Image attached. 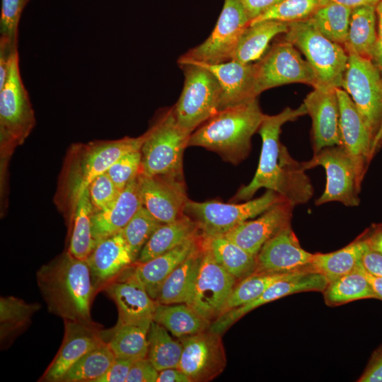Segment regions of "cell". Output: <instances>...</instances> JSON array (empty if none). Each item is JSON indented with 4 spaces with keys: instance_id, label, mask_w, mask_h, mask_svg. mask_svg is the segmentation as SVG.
I'll return each mask as SVG.
<instances>
[{
    "instance_id": "6f0895ef",
    "label": "cell",
    "mask_w": 382,
    "mask_h": 382,
    "mask_svg": "<svg viewBox=\"0 0 382 382\" xmlns=\"http://www.w3.org/2000/svg\"><path fill=\"white\" fill-rule=\"evenodd\" d=\"M379 1L380 0H318L320 6L330 4H337L352 9L366 5L376 6Z\"/></svg>"
},
{
    "instance_id": "8fae6325",
    "label": "cell",
    "mask_w": 382,
    "mask_h": 382,
    "mask_svg": "<svg viewBox=\"0 0 382 382\" xmlns=\"http://www.w3.org/2000/svg\"><path fill=\"white\" fill-rule=\"evenodd\" d=\"M249 23L239 0H224L210 35L181 55L178 59V64L193 62L216 64L232 60L240 38Z\"/></svg>"
},
{
    "instance_id": "f546056e",
    "label": "cell",
    "mask_w": 382,
    "mask_h": 382,
    "mask_svg": "<svg viewBox=\"0 0 382 382\" xmlns=\"http://www.w3.org/2000/svg\"><path fill=\"white\" fill-rule=\"evenodd\" d=\"M288 26L287 23L273 20L250 24L240 38L232 60L243 64L258 61L267 52L271 40L285 34Z\"/></svg>"
},
{
    "instance_id": "d6986e66",
    "label": "cell",
    "mask_w": 382,
    "mask_h": 382,
    "mask_svg": "<svg viewBox=\"0 0 382 382\" xmlns=\"http://www.w3.org/2000/svg\"><path fill=\"white\" fill-rule=\"evenodd\" d=\"M340 105V130L342 145L352 160L358 180L362 184L369 166L374 157L369 132L352 98L341 88H337Z\"/></svg>"
},
{
    "instance_id": "f5cc1de1",
    "label": "cell",
    "mask_w": 382,
    "mask_h": 382,
    "mask_svg": "<svg viewBox=\"0 0 382 382\" xmlns=\"http://www.w3.org/2000/svg\"><path fill=\"white\" fill-rule=\"evenodd\" d=\"M361 263L369 273L382 277V254L369 247L364 253Z\"/></svg>"
},
{
    "instance_id": "e575fe53",
    "label": "cell",
    "mask_w": 382,
    "mask_h": 382,
    "mask_svg": "<svg viewBox=\"0 0 382 382\" xmlns=\"http://www.w3.org/2000/svg\"><path fill=\"white\" fill-rule=\"evenodd\" d=\"M376 6L366 5L352 10L347 40L349 45L359 56L372 60L376 41Z\"/></svg>"
},
{
    "instance_id": "b9f144b4",
    "label": "cell",
    "mask_w": 382,
    "mask_h": 382,
    "mask_svg": "<svg viewBox=\"0 0 382 382\" xmlns=\"http://www.w3.org/2000/svg\"><path fill=\"white\" fill-rule=\"evenodd\" d=\"M39 308V304H30L13 296L1 297L0 300L1 340H6L25 327Z\"/></svg>"
},
{
    "instance_id": "816d5d0a",
    "label": "cell",
    "mask_w": 382,
    "mask_h": 382,
    "mask_svg": "<svg viewBox=\"0 0 382 382\" xmlns=\"http://www.w3.org/2000/svg\"><path fill=\"white\" fill-rule=\"evenodd\" d=\"M250 22L282 0H239Z\"/></svg>"
},
{
    "instance_id": "4316f807",
    "label": "cell",
    "mask_w": 382,
    "mask_h": 382,
    "mask_svg": "<svg viewBox=\"0 0 382 382\" xmlns=\"http://www.w3.org/2000/svg\"><path fill=\"white\" fill-rule=\"evenodd\" d=\"M202 234L145 262H134V270L149 296L156 300L168 276L202 245Z\"/></svg>"
},
{
    "instance_id": "3957f363",
    "label": "cell",
    "mask_w": 382,
    "mask_h": 382,
    "mask_svg": "<svg viewBox=\"0 0 382 382\" xmlns=\"http://www.w3.org/2000/svg\"><path fill=\"white\" fill-rule=\"evenodd\" d=\"M257 98L219 110L190 135L187 146H200L237 164L249 154L251 138L265 117Z\"/></svg>"
},
{
    "instance_id": "603a6c76",
    "label": "cell",
    "mask_w": 382,
    "mask_h": 382,
    "mask_svg": "<svg viewBox=\"0 0 382 382\" xmlns=\"http://www.w3.org/2000/svg\"><path fill=\"white\" fill-rule=\"evenodd\" d=\"M294 205L282 199L254 220H247L224 235L256 256L262 245L290 224Z\"/></svg>"
},
{
    "instance_id": "ffe728a7",
    "label": "cell",
    "mask_w": 382,
    "mask_h": 382,
    "mask_svg": "<svg viewBox=\"0 0 382 382\" xmlns=\"http://www.w3.org/2000/svg\"><path fill=\"white\" fill-rule=\"evenodd\" d=\"M313 255L301 248L289 224L262 245L255 256V272L291 273L313 270Z\"/></svg>"
},
{
    "instance_id": "681fc988",
    "label": "cell",
    "mask_w": 382,
    "mask_h": 382,
    "mask_svg": "<svg viewBox=\"0 0 382 382\" xmlns=\"http://www.w3.org/2000/svg\"><path fill=\"white\" fill-rule=\"evenodd\" d=\"M134 361L116 357L111 366L96 382H126Z\"/></svg>"
},
{
    "instance_id": "bcb514c9",
    "label": "cell",
    "mask_w": 382,
    "mask_h": 382,
    "mask_svg": "<svg viewBox=\"0 0 382 382\" xmlns=\"http://www.w3.org/2000/svg\"><path fill=\"white\" fill-rule=\"evenodd\" d=\"M141 158V150L129 152L117 159L106 171L121 191L139 174Z\"/></svg>"
},
{
    "instance_id": "8992f818",
    "label": "cell",
    "mask_w": 382,
    "mask_h": 382,
    "mask_svg": "<svg viewBox=\"0 0 382 382\" xmlns=\"http://www.w3.org/2000/svg\"><path fill=\"white\" fill-rule=\"evenodd\" d=\"M288 25L284 39L303 54L317 85L342 88L348 61L345 47L328 39L306 20Z\"/></svg>"
},
{
    "instance_id": "9a60e30c",
    "label": "cell",
    "mask_w": 382,
    "mask_h": 382,
    "mask_svg": "<svg viewBox=\"0 0 382 382\" xmlns=\"http://www.w3.org/2000/svg\"><path fill=\"white\" fill-rule=\"evenodd\" d=\"M179 340L183 351L178 368L190 382L209 381L223 372L226 358L221 335L207 330Z\"/></svg>"
},
{
    "instance_id": "836d02e7",
    "label": "cell",
    "mask_w": 382,
    "mask_h": 382,
    "mask_svg": "<svg viewBox=\"0 0 382 382\" xmlns=\"http://www.w3.org/2000/svg\"><path fill=\"white\" fill-rule=\"evenodd\" d=\"M152 320L116 324L106 342L117 358L136 360L147 357L148 334Z\"/></svg>"
},
{
    "instance_id": "7dc6e473",
    "label": "cell",
    "mask_w": 382,
    "mask_h": 382,
    "mask_svg": "<svg viewBox=\"0 0 382 382\" xmlns=\"http://www.w3.org/2000/svg\"><path fill=\"white\" fill-rule=\"evenodd\" d=\"M93 212L111 207L122 192L105 173L96 178L88 187Z\"/></svg>"
},
{
    "instance_id": "f35d334b",
    "label": "cell",
    "mask_w": 382,
    "mask_h": 382,
    "mask_svg": "<svg viewBox=\"0 0 382 382\" xmlns=\"http://www.w3.org/2000/svg\"><path fill=\"white\" fill-rule=\"evenodd\" d=\"M147 357L159 371L168 368H178L183 345L180 340H173L168 330L152 320L148 334Z\"/></svg>"
},
{
    "instance_id": "f6af8a7d",
    "label": "cell",
    "mask_w": 382,
    "mask_h": 382,
    "mask_svg": "<svg viewBox=\"0 0 382 382\" xmlns=\"http://www.w3.org/2000/svg\"><path fill=\"white\" fill-rule=\"evenodd\" d=\"M320 7L318 0H282L252 20L249 25L268 20L287 23L303 21Z\"/></svg>"
},
{
    "instance_id": "5b68a950",
    "label": "cell",
    "mask_w": 382,
    "mask_h": 382,
    "mask_svg": "<svg viewBox=\"0 0 382 382\" xmlns=\"http://www.w3.org/2000/svg\"><path fill=\"white\" fill-rule=\"evenodd\" d=\"M344 47L348 61L342 88L352 98L366 125L376 154L382 145V76L372 60Z\"/></svg>"
},
{
    "instance_id": "7a4b0ae2",
    "label": "cell",
    "mask_w": 382,
    "mask_h": 382,
    "mask_svg": "<svg viewBox=\"0 0 382 382\" xmlns=\"http://www.w3.org/2000/svg\"><path fill=\"white\" fill-rule=\"evenodd\" d=\"M37 282L50 313L64 320H91L96 289L86 260L67 251L42 265L37 272Z\"/></svg>"
},
{
    "instance_id": "2e32d148",
    "label": "cell",
    "mask_w": 382,
    "mask_h": 382,
    "mask_svg": "<svg viewBox=\"0 0 382 382\" xmlns=\"http://www.w3.org/2000/svg\"><path fill=\"white\" fill-rule=\"evenodd\" d=\"M328 284V279L316 271L295 272L272 284L259 297L251 302L224 312L212 322L209 330L221 335L243 316L262 305L295 293L310 291H323Z\"/></svg>"
},
{
    "instance_id": "7402d4cb",
    "label": "cell",
    "mask_w": 382,
    "mask_h": 382,
    "mask_svg": "<svg viewBox=\"0 0 382 382\" xmlns=\"http://www.w3.org/2000/svg\"><path fill=\"white\" fill-rule=\"evenodd\" d=\"M103 289L117 306V324L153 320L158 303L136 276L134 266L125 269Z\"/></svg>"
},
{
    "instance_id": "d4e9b609",
    "label": "cell",
    "mask_w": 382,
    "mask_h": 382,
    "mask_svg": "<svg viewBox=\"0 0 382 382\" xmlns=\"http://www.w3.org/2000/svg\"><path fill=\"white\" fill-rule=\"evenodd\" d=\"M195 64L207 68L218 80L221 88L219 110L257 98L253 64L236 60L216 64Z\"/></svg>"
},
{
    "instance_id": "83f0119b",
    "label": "cell",
    "mask_w": 382,
    "mask_h": 382,
    "mask_svg": "<svg viewBox=\"0 0 382 382\" xmlns=\"http://www.w3.org/2000/svg\"><path fill=\"white\" fill-rule=\"evenodd\" d=\"M199 235L198 224L186 214L173 222L162 224L145 244L136 262L149 261Z\"/></svg>"
},
{
    "instance_id": "ac0fdd59",
    "label": "cell",
    "mask_w": 382,
    "mask_h": 382,
    "mask_svg": "<svg viewBox=\"0 0 382 382\" xmlns=\"http://www.w3.org/2000/svg\"><path fill=\"white\" fill-rule=\"evenodd\" d=\"M103 332L91 320H64L61 347L42 380L61 381L67 371L83 356L105 342Z\"/></svg>"
},
{
    "instance_id": "680465c9",
    "label": "cell",
    "mask_w": 382,
    "mask_h": 382,
    "mask_svg": "<svg viewBox=\"0 0 382 382\" xmlns=\"http://www.w3.org/2000/svg\"><path fill=\"white\" fill-rule=\"evenodd\" d=\"M361 267L374 292L376 295L377 299L382 301V277L375 276L369 273L363 267L361 263Z\"/></svg>"
},
{
    "instance_id": "52a82bcc",
    "label": "cell",
    "mask_w": 382,
    "mask_h": 382,
    "mask_svg": "<svg viewBox=\"0 0 382 382\" xmlns=\"http://www.w3.org/2000/svg\"><path fill=\"white\" fill-rule=\"evenodd\" d=\"M183 71L181 94L173 105L178 124L192 133L219 110L221 88L215 76L207 68L195 64H179Z\"/></svg>"
},
{
    "instance_id": "5bb4252c",
    "label": "cell",
    "mask_w": 382,
    "mask_h": 382,
    "mask_svg": "<svg viewBox=\"0 0 382 382\" xmlns=\"http://www.w3.org/2000/svg\"><path fill=\"white\" fill-rule=\"evenodd\" d=\"M203 256L189 306L211 323L224 312L237 279L222 267L202 245Z\"/></svg>"
},
{
    "instance_id": "d590c367",
    "label": "cell",
    "mask_w": 382,
    "mask_h": 382,
    "mask_svg": "<svg viewBox=\"0 0 382 382\" xmlns=\"http://www.w3.org/2000/svg\"><path fill=\"white\" fill-rule=\"evenodd\" d=\"M323 293L328 306H338L364 299H377L362 271L361 261L352 272L329 282Z\"/></svg>"
},
{
    "instance_id": "4dcf8cb0",
    "label": "cell",
    "mask_w": 382,
    "mask_h": 382,
    "mask_svg": "<svg viewBox=\"0 0 382 382\" xmlns=\"http://www.w3.org/2000/svg\"><path fill=\"white\" fill-rule=\"evenodd\" d=\"M202 245L214 260L237 281L253 273L256 258L224 236H202Z\"/></svg>"
},
{
    "instance_id": "44dd1931",
    "label": "cell",
    "mask_w": 382,
    "mask_h": 382,
    "mask_svg": "<svg viewBox=\"0 0 382 382\" xmlns=\"http://www.w3.org/2000/svg\"><path fill=\"white\" fill-rule=\"evenodd\" d=\"M142 205L161 224L184 215L188 200L184 179L139 174Z\"/></svg>"
},
{
    "instance_id": "4fadbf2b",
    "label": "cell",
    "mask_w": 382,
    "mask_h": 382,
    "mask_svg": "<svg viewBox=\"0 0 382 382\" xmlns=\"http://www.w3.org/2000/svg\"><path fill=\"white\" fill-rule=\"evenodd\" d=\"M301 163L306 170L316 166H322L325 170V187L316 200V205L330 202H338L347 207L359 205L361 184L354 164L342 146L325 147L313 154L309 161Z\"/></svg>"
},
{
    "instance_id": "ee69618b",
    "label": "cell",
    "mask_w": 382,
    "mask_h": 382,
    "mask_svg": "<svg viewBox=\"0 0 382 382\" xmlns=\"http://www.w3.org/2000/svg\"><path fill=\"white\" fill-rule=\"evenodd\" d=\"M30 0H1L0 13V50H18V30L23 10Z\"/></svg>"
},
{
    "instance_id": "11a10c76",
    "label": "cell",
    "mask_w": 382,
    "mask_h": 382,
    "mask_svg": "<svg viewBox=\"0 0 382 382\" xmlns=\"http://www.w3.org/2000/svg\"><path fill=\"white\" fill-rule=\"evenodd\" d=\"M363 233L369 247L382 254V224H374Z\"/></svg>"
},
{
    "instance_id": "1f68e13d",
    "label": "cell",
    "mask_w": 382,
    "mask_h": 382,
    "mask_svg": "<svg viewBox=\"0 0 382 382\" xmlns=\"http://www.w3.org/2000/svg\"><path fill=\"white\" fill-rule=\"evenodd\" d=\"M368 247L362 233L338 250L314 254L311 263L312 269L324 275L329 282L354 270Z\"/></svg>"
},
{
    "instance_id": "cb8c5ba5",
    "label": "cell",
    "mask_w": 382,
    "mask_h": 382,
    "mask_svg": "<svg viewBox=\"0 0 382 382\" xmlns=\"http://www.w3.org/2000/svg\"><path fill=\"white\" fill-rule=\"evenodd\" d=\"M93 284L98 290L134 264L122 231L98 243L86 259Z\"/></svg>"
},
{
    "instance_id": "7c38bea8",
    "label": "cell",
    "mask_w": 382,
    "mask_h": 382,
    "mask_svg": "<svg viewBox=\"0 0 382 382\" xmlns=\"http://www.w3.org/2000/svg\"><path fill=\"white\" fill-rule=\"evenodd\" d=\"M253 68L257 96L266 90L285 84L302 83L314 87L318 83L307 61L285 39L274 43L264 56L253 64Z\"/></svg>"
},
{
    "instance_id": "c3c4849f",
    "label": "cell",
    "mask_w": 382,
    "mask_h": 382,
    "mask_svg": "<svg viewBox=\"0 0 382 382\" xmlns=\"http://www.w3.org/2000/svg\"><path fill=\"white\" fill-rule=\"evenodd\" d=\"M158 371L148 357L134 361L126 382H156Z\"/></svg>"
},
{
    "instance_id": "9f6ffc18",
    "label": "cell",
    "mask_w": 382,
    "mask_h": 382,
    "mask_svg": "<svg viewBox=\"0 0 382 382\" xmlns=\"http://www.w3.org/2000/svg\"><path fill=\"white\" fill-rule=\"evenodd\" d=\"M156 382H190L178 368H168L158 371Z\"/></svg>"
},
{
    "instance_id": "f1b7e54d",
    "label": "cell",
    "mask_w": 382,
    "mask_h": 382,
    "mask_svg": "<svg viewBox=\"0 0 382 382\" xmlns=\"http://www.w3.org/2000/svg\"><path fill=\"white\" fill-rule=\"evenodd\" d=\"M203 256L202 245L168 276L162 284L156 302L161 304L190 303Z\"/></svg>"
},
{
    "instance_id": "9c48e42d",
    "label": "cell",
    "mask_w": 382,
    "mask_h": 382,
    "mask_svg": "<svg viewBox=\"0 0 382 382\" xmlns=\"http://www.w3.org/2000/svg\"><path fill=\"white\" fill-rule=\"evenodd\" d=\"M35 123L32 103L21 74L18 52L12 59L7 79L0 88L1 151L8 154L16 146L23 144Z\"/></svg>"
},
{
    "instance_id": "e0dca14e",
    "label": "cell",
    "mask_w": 382,
    "mask_h": 382,
    "mask_svg": "<svg viewBox=\"0 0 382 382\" xmlns=\"http://www.w3.org/2000/svg\"><path fill=\"white\" fill-rule=\"evenodd\" d=\"M313 88L303 104L312 120L311 135L316 154L328 146L342 145V141L337 88L322 84Z\"/></svg>"
},
{
    "instance_id": "30bf717a",
    "label": "cell",
    "mask_w": 382,
    "mask_h": 382,
    "mask_svg": "<svg viewBox=\"0 0 382 382\" xmlns=\"http://www.w3.org/2000/svg\"><path fill=\"white\" fill-rule=\"evenodd\" d=\"M282 199H284L271 190H267L260 197L239 204L188 199L184 214L197 222L202 236H224L241 223L260 215Z\"/></svg>"
},
{
    "instance_id": "74e56055",
    "label": "cell",
    "mask_w": 382,
    "mask_h": 382,
    "mask_svg": "<svg viewBox=\"0 0 382 382\" xmlns=\"http://www.w3.org/2000/svg\"><path fill=\"white\" fill-rule=\"evenodd\" d=\"M352 10L340 4H330L318 8L306 21L328 39L344 47Z\"/></svg>"
},
{
    "instance_id": "277c9868",
    "label": "cell",
    "mask_w": 382,
    "mask_h": 382,
    "mask_svg": "<svg viewBox=\"0 0 382 382\" xmlns=\"http://www.w3.org/2000/svg\"><path fill=\"white\" fill-rule=\"evenodd\" d=\"M149 129V135L141 149L139 173L184 179L183 154L192 133L178 124L173 107L163 111Z\"/></svg>"
},
{
    "instance_id": "f907efd6",
    "label": "cell",
    "mask_w": 382,
    "mask_h": 382,
    "mask_svg": "<svg viewBox=\"0 0 382 382\" xmlns=\"http://www.w3.org/2000/svg\"><path fill=\"white\" fill-rule=\"evenodd\" d=\"M357 381L382 382V345L374 351Z\"/></svg>"
},
{
    "instance_id": "484cf974",
    "label": "cell",
    "mask_w": 382,
    "mask_h": 382,
    "mask_svg": "<svg viewBox=\"0 0 382 382\" xmlns=\"http://www.w3.org/2000/svg\"><path fill=\"white\" fill-rule=\"evenodd\" d=\"M142 206L138 175L120 192L111 207L93 213L92 233L96 244L122 231Z\"/></svg>"
},
{
    "instance_id": "d6a6232c",
    "label": "cell",
    "mask_w": 382,
    "mask_h": 382,
    "mask_svg": "<svg viewBox=\"0 0 382 382\" xmlns=\"http://www.w3.org/2000/svg\"><path fill=\"white\" fill-rule=\"evenodd\" d=\"M153 320L179 339L206 331L212 323L187 303H158Z\"/></svg>"
},
{
    "instance_id": "6da1fadb",
    "label": "cell",
    "mask_w": 382,
    "mask_h": 382,
    "mask_svg": "<svg viewBox=\"0 0 382 382\" xmlns=\"http://www.w3.org/2000/svg\"><path fill=\"white\" fill-rule=\"evenodd\" d=\"M305 115L302 103L295 109L286 107L277 115H265L257 131L262 149L257 170L252 180L238 190L235 199L249 200L261 188L274 191L294 206L311 199L314 190L306 170L279 140L283 125Z\"/></svg>"
},
{
    "instance_id": "7bdbcfd3",
    "label": "cell",
    "mask_w": 382,
    "mask_h": 382,
    "mask_svg": "<svg viewBox=\"0 0 382 382\" xmlns=\"http://www.w3.org/2000/svg\"><path fill=\"white\" fill-rule=\"evenodd\" d=\"M161 224L142 206L122 229V233L134 262L145 244Z\"/></svg>"
},
{
    "instance_id": "60d3db41",
    "label": "cell",
    "mask_w": 382,
    "mask_h": 382,
    "mask_svg": "<svg viewBox=\"0 0 382 382\" xmlns=\"http://www.w3.org/2000/svg\"><path fill=\"white\" fill-rule=\"evenodd\" d=\"M291 273L255 272L236 283L224 306V312L241 306L259 297L270 286Z\"/></svg>"
},
{
    "instance_id": "ba28073f",
    "label": "cell",
    "mask_w": 382,
    "mask_h": 382,
    "mask_svg": "<svg viewBox=\"0 0 382 382\" xmlns=\"http://www.w3.org/2000/svg\"><path fill=\"white\" fill-rule=\"evenodd\" d=\"M150 133L149 129L137 137H126L112 141H97L79 146L77 158L69 167L66 191L74 206L91 183L105 173L121 156L140 151Z\"/></svg>"
},
{
    "instance_id": "8d00e7d4",
    "label": "cell",
    "mask_w": 382,
    "mask_h": 382,
    "mask_svg": "<svg viewBox=\"0 0 382 382\" xmlns=\"http://www.w3.org/2000/svg\"><path fill=\"white\" fill-rule=\"evenodd\" d=\"M74 210L73 228L68 252L79 260H86L96 245L91 224L93 208L88 188L79 196Z\"/></svg>"
},
{
    "instance_id": "ab89813d",
    "label": "cell",
    "mask_w": 382,
    "mask_h": 382,
    "mask_svg": "<svg viewBox=\"0 0 382 382\" xmlns=\"http://www.w3.org/2000/svg\"><path fill=\"white\" fill-rule=\"evenodd\" d=\"M116 357L105 342L92 349L66 373L61 381L96 382L111 366Z\"/></svg>"
},
{
    "instance_id": "db71d44e",
    "label": "cell",
    "mask_w": 382,
    "mask_h": 382,
    "mask_svg": "<svg viewBox=\"0 0 382 382\" xmlns=\"http://www.w3.org/2000/svg\"><path fill=\"white\" fill-rule=\"evenodd\" d=\"M376 12L378 21L377 41L372 61L382 76V0L376 4Z\"/></svg>"
}]
</instances>
